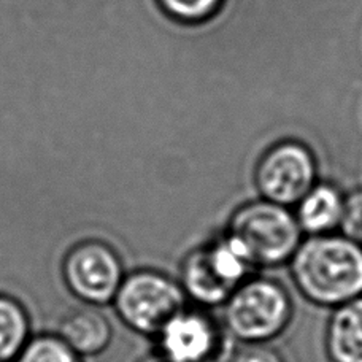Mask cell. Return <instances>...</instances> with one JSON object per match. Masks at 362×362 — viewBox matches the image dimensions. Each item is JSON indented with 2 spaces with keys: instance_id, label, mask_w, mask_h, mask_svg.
<instances>
[{
  "instance_id": "15",
  "label": "cell",
  "mask_w": 362,
  "mask_h": 362,
  "mask_svg": "<svg viewBox=\"0 0 362 362\" xmlns=\"http://www.w3.org/2000/svg\"><path fill=\"white\" fill-rule=\"evenodd\" d=\"M340 234L362 247V189L348 194L345 197Z\"/></svg>"
},
{
  "instance_id": "11",
  "label": "cell",
  "mask_w": 362,
  "mask_h": 362,
  "mask_svg": "<svg viewBox=\"0 0 362 362\" xmlns=\"http://www.w3.org/2000/svg\"><path fill=\"white\" fill-rule=\"evenodd\" d=\"M325 346L331 362H362V296L334 308Z\"/></svg>"
},
{
  "instance_id": "4",
  "label": "cell",
  "mask_w": 362,
  "mask_h": 362,
  "mask_svg": "<svg viewBox=\"0 0 362 362\" xmlns=\"http://www.w3.org/2000/svg\"><path fill=\"white\" fill-rule=\"evenodd\" d=\"M255 267L224 234L191 250L180 264L178 283L197 307L223 305Z\"/></svg>"
},
{
  "instance_id": "3",
  "label": "cell",
  "mask_w": 362,
  "mask_h": 362,
  "mask_svg": "<svg viewBox=\"0 0 362 362\" xmlns=\"http://www.w3.org/2000/svg\"><path fill=\"white\" fill-rule=\"evenodd\" d=\"M223 325L243 345L269 344L286 331L294 316L288 289L269 276L247 278L223 303Z\"/></svg>"
},
{
  "instance_id": "1",
  "label": "cell",
  "mask_w": 362,
  "mask_h": 362,
  "mask_svg": "<svg viewBox=\"0 0 362 362\" xmlns=\"http://www.w3.org/2000/svg\"><path fill=\"white\" fill-rule=\"evenodd\" d=\"M288 266L296 289L313 305L335 308L362 296V247L337 232L303 238Z\"/></svg>"
},
{
  "instance_id": "2",
  "label": "cell",
  "mask_w": 362,
  "mask_h": 362,
  "mask_svg": "<svg viewBox=\"0 0 362 362\" xmlns=\"http://www.w3.org/2000/svg\"><path fill=\"white\" fill-rule=\"evenodd\" d=\"M224 235L255 269L286 266L303 240L294 211L266 199L250 200L235 209Z\"/></svg>"
},
{
  "instance_id": "10",
  "label": "cell",
  "mask_w": 362,
  "mask_h": 362,
  "mask_svg": "<svg viewBox=\"0 0 362 362\" xmlns=\"http://www.w3.org/2000/svg\"><path fill=\"white\" fill-rule=\"evenodd\" d=\"M345 194L331 183H316L294 206V216L303 235H327L340 230Z\"/></svg>"
},
{
  "instance_id": "5",
  "label": "cell",
  "mask_w": 362,
  "mask_h": 362,
  "mask_svg": "<svg viewBox=\"0 0 362 362\" xmlns=\"http://www.w3.org/2000/svg\"><path fill=\"white\" fill-rule=\"evenodd\" d=\"M186 300L178 280L164 272L139 269L126 274L112 303L126 327L156 337L167 321L187 305Z\"/></svg>"
},
{
  "instance_id": "16",
  "label": "cell",
  "mask_w": 362,
  "mask_h": 362,
  "mask_svg": "<svg viewBox=\"0 0 362 362\" xmlns=\"http://www.w3.org/2000/svg\"><path fill=\"white\" fill-rule=\"evenodd\" d=\"M230 362H284V359L269 344H248L235 350Z\"/></svg>"
},
{
  "instance_id": "9",
  "label": "cell",
  "mask_w": 362,
  "mask_h": 362,
  "mask_svg": "<svg viewBox=\"0 0 362 362\" xmlns=\"http://www.w3.org/2000/svg\"><path fill=\"white\" fill-rule=\"evenodd\" d=\"M56 334L81 358L99 356L113 341V326L99 307L85 305L62 316Z\"/></svg>"
},
{
  "instance_id": "14",
  "label": "cell",
  "mask_w": 362,
  "mask_h": 362,
  "mask_svg": "<svg viewBox=\"0 0 362 362\" xmlns=\"http://www.w3.org/2000/svg\"><path fill=\"white\" fill-rule=\"evenodd\" d=\"M167 15L181 23H202L215 15L223 0H159Z\"/></svg>"
},
{
  "instance_id": "8",
  "label": "cell",
  "mask_w": 362,
  "mask_h": 362,
  "mask_svg": "<svg viewBox=\"0 0 362 362\" xmlns=\"http://www.w3.org/2000/svg\"><path fill=\"white\" fill-rule=\"evenodd\" d=\"M318 165L313 153L299 141H281L269 148L255 172L261 199L283 206H294L318 183Z\"/></svg>"
},
{
  "instance_id": "17",
  "label": "cell",
  "mask_w": 362,
  "mask_h": 362,
  "mask_svg": "<svg viewBox=\"0 0 362 362\" xmlns=\"http://www.w3.org/2000/svg\"><path fill=\"white\" fill-rule=\"evenodd\" d=\"M137 362H170V361L165 359L160 353L153 351L150 354H146V356H144L141 359H139Z\"/></svg>"
},
{
  "instance_id": "13",
  "label": "cell",
  "mask_w": 362,
  "mask_h": 362,
  "mask_svg": "<svg viewBox=\"0 0 362 362\" xmlns=\"http://www.w3.org/2000/svg\"><path fill=\"white\" fill-rule=\"evenodd\" d=\"M13 362H83L56 332L32 335Z\"/></svg>"
},
{
  "instance_id": "6",
  "label": "cell",
  "mask_w": 362,
  "mask_h": 362,
  "mask_svg": "<svg viewBox=\"0 0 362 362\" xmlns=\"http://www.w3.org/2000/svg\"><path fill=\"white\" fill-rule=\"evenodd\" d=\"M158 353L170 362H230L234 339L223 321L202 307L183 310L172 316L156 335Z\"/></svg>"
},
{
  "instance_id": "7",
  "label": "cell",
  "mask_w": 362,
  "mask_h": 362,
  "mask_svg": "<svg viewBox=\"0 0 362 362\" xmlns=\"http://www.w3.org/2000/svg\"><path fill=\"white\" fill-rule=\"evenodd\" d=\"M61 272L69 293L94 307L112 303L126 276L118 251L99 238L75 243L64 256Z\"/></svg>"
},
{
  "instance_id": "12",
  "label": "cell",
  "mask_w": 362,
  "mask_h": 362,
  "mask_svg": "<svg viewBox=\"0 0 362 362\" xmlns=\"http://www.w3.org/2000/svg\"><path fill=\"white\" fill-rule=\"evenodd\" d=\"M30 334V316L21 300L0 293V362H13Z\"/></svg>"
}]
</instances>
